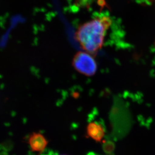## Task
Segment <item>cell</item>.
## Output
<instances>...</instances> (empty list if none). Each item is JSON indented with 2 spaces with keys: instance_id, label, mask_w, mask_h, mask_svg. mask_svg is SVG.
Segmentation results:
<instances>
[{
  "instance_id": "cell-1",
  "label": "cell",
  "mask_w": 155,
  "mask_h": 155,
  "mask_svg": "<svg viewBox=\"0 0 155 155\" xmlns=\"http://www.w3.org/2000/svg\"><path fill=\"white\" fill-rule=\"evenodd\" d=\"M111 24L108 17L94 19L79 27L75 33V39L84 50L96 55L102 47L106 32Z\"/></svg>"
},
{
  "instance_id": "cell-2",
  "label": "cell",
  "mask_w": 155,
  "mask_h": 155,
  "mask_svg": "<svg viewBox=\"0 0 155 155\" xmlns=\"http://www.w3.org/2000/svg\"><path fill=\"white\" fill-rule=\"evenodd\" d=\"M72 65L77 71L88 77L94 75L98 69L94 56L87 52H78L74 56Z\"/></svg>"
},
{
  "instance_id": "cell-3",
  "label": "cell",
  "mask_w": 155,
  "mask_h": 155,
  "mask_svg": "<svg viewBox=\"0 0 155 155\" xmlns=\"http://www.w3.org/2000/svg\"><path fill=\"white\" fill-rule=\"evenodd\" d=\"M28 142L32 151L39 153L45 150L49 143L44 135L35 132L30 135Z\"/></svg>"
},
{
  "instance_id": "cell-4",
  "label": "cell",
  "mask_w": 155,
  "mask_h": 155,
  "mask_svg": "<svg viewBox=\"0 0 155 155\" xmlns=\"http://www.w3.org/2000/svg\"><path fill=\"white\" fill-rule=\"evenodd\" d=\"M86 135L87 138L93 139L96 142L101 143L105 136V130L100 124L92 121L88 124L86 127Z\"/></svg>"
},
{
  "instance_id": "cell-5",
  "label": "cell",
  "mask_w": 155,
  "mask_h": 155,
  "mask_svg": "<svg viewBox=\"0 0 155 155\" xmlns=\"http://www.w3.org/2000/svg\"><path fill=\"white\" fill-rule=\"evenodd\" d=\"M102 143V149L106 154H111L114 152L115 145L111 141L103 140L101 142Z\"/></svg>"
},
{
  "instance_id": "cell-6",
  "label": "cell",
  "mask_w": 155,
  "mask_h": 155,
  "mask_svg": "<svg viewBox=\"0 0 155 155\" xmlns=\"http://www.w3.org/2000/svg\"><path fill=\"white\" fill-rule=\"evenodd\" d=\"M98 4L101 7H104L106 5L105 0H98Z\"/></svg>"
}]
</instances>
